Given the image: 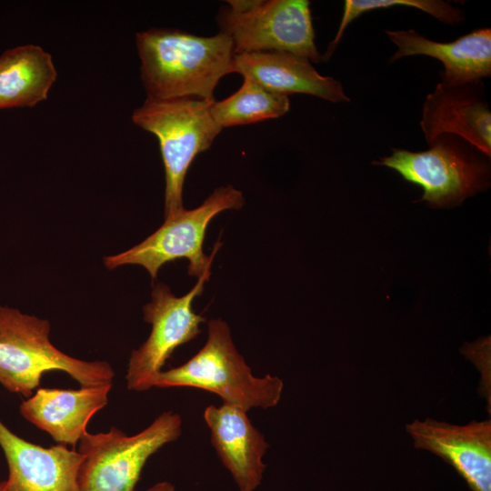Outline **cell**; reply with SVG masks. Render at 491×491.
I'll use <instances>...</instances> for the list:
<instances>
[{
  "mask_svg": "<svg viewBox=\"0 0 491 491\" xmlns=\"http://www.w3.org/2000/svg\"><path fill=\"white\" fill-rule=\"evenodd\" d=\"M181 433V416L173 411L162 413L134 436L115 426L106 433L86 431L79 440L78 452L83 456L77 474L79 491H136L147 459Z\"/></svg>",
  "mask_w": 491,
  "mask_h": 491,
  "instance_id": "5b68a950",
  "label": "cell"
},
{
  "mask_svg": "<svg viewBox=\"0 0 491 491\" xmlns=\"http://www.w3.org/2000/svg\"><path fill=\"white\" fill-rule=\"evenodd\" d=\"M231 73H238L278 95H311L333 103L349 101L341 82L321 75L307 58L286 52L235 55Z\"/></svg>",
  "mask_w": 491,
  "mask_h": 491,
  "instance_id": "9a60e30c",
  "label": "cell"
},
{
  "mask_svg": "<svg viewBox=\"0 0 491 491\" xmlns=\"http://www.w3.org/2000/svg\"><path fill=\"white\" fill-rule=\"evenodd\" d=\"M211 103L194 97L146 99L133 113L134 124L159 142L165 174V217L184 208L183 186L189 166L222 131L210 113Z\"/></svg>",
  "mask_w": 491,
  "mask_h": 491,
  "instance_id": "277c9868",
  "label": "cell"
},
{
  "mask_svg": "<svg viewBox=\"0 0 491 491\" xmlns=\"http://www.w3.org/2000/svg\"><path fill=\"white\" fill-rule=\"evenodd\" d=\"M244 409L223 403L208 406L204 419L211 443L240 491H255L261 484L268 448L265 436L252 424Z\"/></svg>",
  "mask_w": 491,
  "mask_h": 491,
  "instance_id": "4fadbf2b",
  "label": "cell"
},
{
  "mask_svg": "<svg viewBox=\"0 0 491 491\" xmlns=\"http://www.w3.org/2000/svg\"><path fill=\"white\" fill-rule=\"evenodd\" d=\"M394 6H407L424 11L445 24H456L465 20L462 10L447 2L438 0H346L344 4V13L335 38L329 44L322 61H327L341 41L348 25L361 15Z\"/></svg>",
  "mask_w": 491,
  "mask_h": 491,
  "instance_id": "d6986e66",
  "label": "cell"
},
{
  "mask_svg": "<svg viewBox=\"0 0 491 491\" xmlns=\"http://www.w3.org/2000/svg\"><path fill=\"white\" fill-rule=\"evenodd\" d=\"M211 275L206 269L195 286L183 296H175L160 282L153 286L151 302L144 308V319L152 326L146 341L129 358L125 380L127 388L137 392L154 387L155 376L179 346L195 338L205 317L193 310V301L204 290Z\"/></svg>",
  "mask_w": 491,
  "mask_h": 491,
  "instance_id": "9c48e42d",
  "label": "cell"
},
{
  "mask_svg": "<svg viewBox=\"0 0 491 491\" xmlns=\"http://www.w3.org/2000/svg\"><path fill=\"white\" fill-rule=\"evenodd\" d=\"M57 77L51 55L25 45L0 55V109L33 107L45 100Z\"/></svg>",
  "mask_w": 491,
  "mask_h": 491,
  "instance_id": "e0dca14e",
  "label": "cell"
},
{
  "mask_svg": "<svg viewBox=\"0 0 491 491\" xmlns=\"http://www.w3.org/2000/svg\"><path fill=\"white\" fill-rule=\"evenodd\" d=\"M390 41L397 46L390 63L411 55H426L439 60L444 70L443 84L460 85L481 82L491 75V30H474L455 41H433L413 29L386 30Z\"/></svg>",
  "mask_w": 491,
  "mask_h": 491,
  "instance_id": "5bb4252c",
  "label": "cell"
},
{
  "mask_svg": "<svg viewBox=\"0 0 491 491\" xmlns=\"http://www.w3.org/2000/svg\"><path fill=\"white\" fill-rule=\"evenodd\" d=\"M113 384L80 389L39 388L19 406L27 421L60 445L75 446L92 416L105 407Z\"/></svg>",
  "mask_w": 491,
  "mask_h": 491,
  "instance_id": "2e32d148",
  "label": "cell"
},
{
  "mask_svg": "<svg viewBox=\"0 0 491 491\" xmlns=\"http://www.w3.org/2000/svg\"><path fill=\"white\" fill-rule=\"evenodd\" d=\"M146 491H175V486L167 481L159 482Z\"/></svg>",
  "mask_w": 491,
  "mask_h": 491,
  "instance_id": "ffe728a7",
  "label": "cell"
},
{
  "mask_svg": "<svg viewBox=\"0 0 491 491\" xmlns=\"http://www.w3.org/2000/svg\"><path fill=\"white\" fill-rule=\"evenodd\" d=\"M45 319L0 306V384L12 393L32 396L45 372L67 373L81 386L112 384L105 361H83L58 350L49 340Z\"/></svg>",
  "mask_w": 491,
  "mask_h": 491,
  "instance_id": "3957f363",
  "label": "cell"
},
{
  "mask_svg": "<svg viewBox=\"0 0 491 491\" xmlns=\"http://www.w3.org/2000/svg\"><path fill=\"white\" fill-rule=\"evenodd\" d=\"M429 146L422 152L395 148L373 164L392 168L419 185L424 193L420 201L433 207L457 205L488 186L489 166L467 142L442 135Z\"/></svg>",
  "mask_w": 491,
  "mask_h": 491,
  "instance_id": "8992f818",
  "label": "cell"
},
{
  "mask_svg": "<svg viewBox=\"0 0 491 491\" xmlns=\"http://www.w3.org/2000/svg\"><path fill=\"white\" fill-rule=\"evenodd\" d=\"M141 79L147 98L194 97L215 101L219 80L231 73L234 44L225 33L199 36L177 29L153 28L135 35Z\"/></svg>",
  "mask_w": 491,
  "mask_h": 491,
  "instance_id": "6da1fadb",
  "label": "cell"
},
{
  "mask_svg": "<svg viewBox=\"0 0 491 491\" xmlns=\"http://www.w3.org/2000/svg\"><path fill=\"white\" fill-rule=\"evenodd\" d=\"M244 203L241 191L233 185L220 186L196 208H183L165 217L164 224L142 243L123 253L106 256L105 265L109 269L124 265H139L154 279L163 265L185 258L189 261L188 274L199 277L211 267L221 246L217 242L212 254L205 255L203 245L207 225L217 214L240 209Z\"/></svg>",
  "mask_w": 491,
  "mask_h": 491,
  "instance_id": "52a82bcc",
  "label": "cell"
},
{
  "mask_svg": "<svg viewBox=\"0 0 491 491\" xmlns=\"http://www.w3.org/2000/svg\"><path fill=\"white\" fill-rule=\"evenodd\" d=\"M417 449L450 464L472 491H491V421L456 426L427 418L406 425Z\"/></svg>",
  "mask_w": 491,
  "mask_h": 491,
  "instance_id": "30bf717a",
  "label": "cell"
},
{
  "mask_svg": "<svg viewBox=\"0 0 491 491\" xmlns=\"http://www.w3.org/2000/svg\"><path fill=\"white\" fill-rule=\"evenodd\" d=\"M480 84L439 83L427 95L420 125L428 145L442 135H453L490 157L491 113Z\"/></svg>",
  "mask_w": 491,
  "mask_h": 491,
  "instance_id": "7c38bea8",
  "label": "cell"
},
{
  "mask_svg": "<svg viewBox=\"0 0 491 491\" xmlns=\"http://www.w3.org/2000/svg\"><path fill=\"white\" fill-rule=\"evenodd\" d=\"M289 109L287 95L272 93L248 78L232 95L210 105V113L222 129L278 118Z\"/></svg>",
  "mask_w": 491,
  "mask_h": 491,
  "instance_id": "ac0fdd59",
  "label": "cell"
},
{
  "mask_svg": "<svg viewBox=\"0 0 491 491\" xmlns=\"http://www.w3.org/2000/svg\"><path fill=\"white\" fill-rule=\"evenodd\" d=\"M155 387L187 386L203 389L221 397L223 403L248 411L276 406L284 383L277 376H255L237 351L228 325L211 319L205 346L185 364L161 371Z\"/></svg>",
  "mask_w": 491,
  "mask_h": 491,
  "instance_id": "7a4b0ae2",
  "label": "cell"
},
{
  "mask_svg": "<svg viewBox=\"0 0 491 491\" xmlns=\"http://www.w3.org/2000/svg\"><path fill=\"white\" fill-rule=\"evenodd\" d=\"M216 20L220 32L233 41L235 55L286 52L311 63L322 61L307 0H261L256 7L242 13L225 7Z\"/></svg>",
  "mask_w": 491,
  "mask_h": 491,
  "instance_id": "ba28073f",
  "label": "cell"
},
{
  "mask_svg": "<svg viewBox=\"0 0 491 491\" xmlns=\"http://www.w3.org/2000/svg\"><path fill=\"white\" fill-rule=\"evenodd\" d=\"M0 446L8 466V476L0 481V491H79L80 452L65 445L46 448L28 442L1 420Z\"/></svg>",
  "mask_w": 491,
  "mask_h": 491,
  "instance_id": "8fae6325",
  "label": "cell"
}]
</instances>
